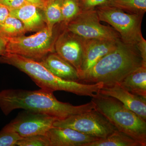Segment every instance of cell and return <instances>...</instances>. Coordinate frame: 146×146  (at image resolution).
I'll return each instance as SVG.
<instances>
[{
  "mask_svg": "<svg viewBox=\"0 0 146 146\" xmlns=\"http://www.w3.org/2000/svg\"><path fill=\"white\" fill-rule=\"evenodd\" d=\"M84 146H141L125 133L117 130L106 138L85 144Z\"/></svg>",
  "mask_w": 146,
  "mask_h": 146,
  "instance_id": "17",
  "label": "cell"
},
{
  "mask_svg": "<svg viewBox=\"0 0 146 146\" xmlns=\"http://www.w3.org/2000/svg\"><path fill=\"white\" fill-rule=\"evenodd\" d=\"M46 135L48 138L50 146H84L99 139L70 128L54 126Z\"/></svg>",
  "mask_w": 146,
  "mask_h": 146,
  "instance_id": "13",
  "label": "cell"
},
{
  "mask_svg": "<svg viewBox=\"0 0 146 146\" xmlns=\"http://www.w3.org/2000/svg\"><path fill=\"white\" fill-rule=\"evenodd\" d=\"M7 39L0 36V58L6 54Z\"/></svg>",
  "mask_w": 146,
  "mask_h": 146,
  "instance_id": "29",
  "label": "cell"
},
{
  "mask_svg": "<svg viewBox=\"0 0 146 146\" xmlns=\"http://www.w3.org/2000/svg\"><path fill=\"white\" fill-rule=\"evenodd\" d=\"M39 61L58 77L68 81L79 82V75L76 68L56 53H50Z\"/></svg>",
  "mask_w": 146,
  "mask_h": 146,
  "instance_id": "14",
  "label": "cell"
},
{
  "mask_svg": "<svg viewBox=\"0 0 146 146\" xmlns=\"http://www.w3.org/2000/svg\"><path fill=\"white\" fill-rule=\"evenodd\" d=\"M120 39H84L80 80L101 58L115 49Z\"/></svg>",
  "mask_w": 146,
  "mask_h": 146,
  "instance_id": "11",
  "label": "cell"
},
{
  "mask_svg": "<svg viewBox=\"0 0 146 146\" xmlns=\"http://www.w3.org/2000/svg\"><path fill=\"white\" fill-rule=\"evenodd\" d=\"M82 10L95 9L100 6L108 5L109 0H78Z\"/></svg>",
  "mask_w": 146,
  "mask_h": 146,
  "instance_id": "24",
  "label": "cell"
},
{
  "mask_svg": "<svg viewBox=\"0 0 146 146\" xmlns=\"http://www.w3.org/2000/svg\"><path fill=\"white\" fill-rule=\"evenodd\" d=\"M40 9L27 3L20 8L9 11V15L20 20L27 32H37L46 27L44 14L39 11Z\"/></svg>",
  "mask_w": 146,
  "mask_h": 146,
  "instance_id": "15",
  "label": "cell"
},
{
  "mask_svg": "<svg viewBox=\"0 0 146 146\" xmlns=\"http://www.w3.org/2000/svg\"><path fill=\"white\" fill-rule=\"evenodd\" d=\"M142 65L143 60L136 46L125 44L120 39L115 49L101 58L79 82H102L104 86L119 83Z\"/></svg>",
  "mask_w": 146,
  "mask_h": 146,
  "instance_id": "2",
  "label": "cell"
},
{
  "mask_svg": "<svg viewBox=\"0 0 146 146\" xmlns=\"http://www.w3.org/2000/svg\"><path fill=\"white\" fill-rule=\"evenodd\" d=\"M136 46L142 58L143 65L146 67V41L143 37L138 42Z\"/></svg>",
  "mask_w": 146,
  "mask_h": 146,
  "instance_id": "26",
  "label": "cell"
},
{
  "mask_svg": "<svg viewBox=\"0 0 146 146\" xmlns=\"http://www.w3.org/2000/svg\"><path fill=\"white\" fill-rule=\"evenodd\" d=\"M96 9L100 21L107 23L117 32L124 43L136 46L143 38L141 24L144 15L127 13L108 5Z\"/></svg>",
  "mask_w": 146,
  "mask_h": 146,
  "instance_id": "5",
  "label": "cell"
},
{
  "mask_svg": "<svg viewBox=\"0 0 146 146\" xmlns=\"http://www.w3.org/2000/svg\"><path fill=\"white\" fill-rule=\"evenodd\" d=\"M108 5L131 13L144 15L146 0H109Z\"/></svg>",
  "mask_w": 146,
  "mask_h": 146,
  "instance_id": "20",
  "label": "cell"
},
{
  "mask_svg": "<svg viewBox=\"0 0 146 146\" xmlns=\"http://www.w3.org/2000/svg\"><path fill=\"white\" fill-rule=\"evenodd\" d=\"M9 10L5 6L0 3V25L9 16Z\"/></svg>",
  "mask_w": 146,
  "mask_h": 146,
  "instance_id": "27",
  "label": "cell"
},
{
  "mask_svg": "<svg viewBox=\"0 0 146 146\" xmlns=\"http://www.w3.org/2000/svg\"><path fill=\"white\" fill-rule=\"evenodd\" d=\"M0 63L12 65L25 73L41 89L54 92L65 91L80 96L93 97L103 87L102 82L84 84L68 81L55 76L37 60L14 54L6 53Z\"/></svg>",
  "mask_w": 146,
  "mask_h": 146,
  "instance_id": "3",
  "label": "cell"
},
{
  "mask_svg": "<svg viewBox=\"0 0 146 146\" xmlns=\"http://www.w3.org/2000/svg\"><path fill=\"white\" fill-rule=\"evenodd\" d=\"M95 108L117 130L146 146V121L128 109L117 99L98 93L92 97Z\"/></svg>",
  "mask_w": 146,
  "mask_h": 146,
  "instance_id": "4",
  "label": "cell"
},
{
  "mask_svg": "<svg viewBox=\"0 0 146 146\" xmlns=\"http://www.w3.org/2000/svg\"><path fill=\"white\" fill-rule=\"evenodd\" d=\"M28 3L30 4L36 6L42 10H44L46 5L48 1L47 0H25Z\"/></svg>",
  "mask_w": 146,
  "mask_h": 146,
  "instance_id": "28",
  "label": "cell"
},
{
  "mask_svg": "<svg viewBox=\"0 0 146 146\" xmlns=\"http://www.w3.org/2000/svg\"><path fill=\"white\" fill-rule=\"evenodd\" d=\"M0 3L10 11L20 8L28 3L25 0H0Z\"/></svg>",
  "mask_w": 146,
  "mask_h": 146,
  "instance_id": "25",
  "label": "cell"
},
{
  "mask_svg": "<svg viewBox=\"0 0 146 146\" xmlns=\"http://www.w3.org/2000/svg\"><path fill=\"white\" fill-rule=\"evenodd\" d=\"M27 32L23 23L18 18L10 15L0 25V36L5 38L23 36Z\"/></svg>",
  "mask_w": 146,
  "mask_h": 146,
  "instance_id": "19",
  "label": "cell"
},
{
  "mask_svg": "<svg viewBox=\"0 0 146 146\" xmlns=\"http://www.w3.org/2000/svg\"><path fill=\"white\" fill-rule=\"evenodd\" d=\"M56 118L47 114L25 110L5 125L4 130L15 132L22 138L46 135L53 127Z\"/></svg>",
  "mask_w": 146,
  "mask_h": 146,
  "instance_id": "9",
  "label": "cell"
},
{
  "mask_svg": "<svg viewBox=\"0 0 146 146\" xmlns=\"http://www.w3.org/2000/svg\"><path fill=\"white\" fill-rule=\"evenodd\" d=\"M64 27L84 39H121L119 34L112 27L101 23L96 8L82 11Z\"/></svg>",
  "mask_w": 146,
  "mask_h": 146,
  "instance_id": "8",
  "label": "cell"
},
{
  "mask_svg": "<svg viewBox=\"0 0 146 146\" xmlns=\"http://www.w3.org/2000/svg\"><path fill=\"white\" fill-rule=\"evenodd\" d=\"M78 0H62L61 12L64 25L76 17L82 11Z\"/></svg>",
  "mask_w": 146,
  "mask_h": 146,
  "instance_id": "21",
  "label": "cell"
},
{
  "mask_svg": "<svg viewBox=\"0 0 146 146\" xmlns=\"http://www.w3.org/2000/svg\"><path fill=\"white\" fill-rule=\"evenodd\" d=\"M99 93L117 99L128 109L146 121V99L130 93L118 83L104 86Z\"/></svg>",
  "mask_w": 146,
  "mask_h": 146,
  "instance_id": "12",
  "label": "cell"
},
{
  "mask_svg": "<svg viewBox=\"0 0 146 146\" xmlns=\"http://www.w3.org/2000/svg\"><path fill=\"white\" fill-rule=\"evenodd\" d=\"M53 126L70 128L99 139L106 138L117 130L96 108L63 119L56 120Z\"/></svg>",
  "mask_w": 146,
  "mask_h": 146,
  "instance_id": "7",
  "label": "cell"
},
{
  "mask_svg": "<svg viewBox=\"0 0 146 146\" xmlns=\"http://www.w3.org/2000/svg\"><path fill=\"white\" fill-rule=\"evenodd\" d=\"M56 36L46 27L30 36L5 38L6 52L40 61L50 53L55 52Z\"/></svg>",
  "mask_w": 146,
  "mask_h": 146,
  "instance_id": "6",
  "label": "cell"
},
{
  "mask_svg": "<svg viewBox=\"0 0 146 146\" xmlns=\"http://www.w3.org/2000/svg\"><path fill=\"white\" fill-rule=\"evenodd\" d=\"M118 84L130 93L146 99V67L137 68Z\"/></svg>",
  "mask_w": 146,
  "mask_h": 146,
  "instance_id": "16",
  "label": "cell"
},
{
  "mask_svg": "<svg viewBox=\"0 0 146 146\" xmlns=\"http://www.w3.org/2000/svg\"><path fill=\"white\" fill-rule=\"evenodd\" d=\"M84 42V39L64 27L63 31L57 35L54 43L56 53L74 67L78 74L83 59Z\"/></svg>",
  "mask_w": 146,
  "mask_h": 146,
  "instance_id": "10",
  "label": "cell"
},
{
  "mask_svg": "<svg viewBox=\"0 0 146 146\" xmlns=\"http://www.w3.org/2000/svg\"><path fill=\"white\" fill-rule=\"evenodd\" d=\"M18 146H50L46 135H37L22 138L16 143Z\"/></svg>",
  "mask_w": 146,
  "mask_h": 146,
  "instance_id": "22",
  "label": "cell"
},
{
  "mask_svg": "<svg viewBox=\"0 0 146 146\" xmlns=\"http://www.w3.org/2000/svg\"><path fill=\"white\" fill-rule=\"evenodd\" d=\"M0 108L6 116L13 110L23 109L47 114L58 120L90 111L95 109V105L91 100L76 106L59 101L53 92L42 89L33 91L9 89L0 91Z\"/></svg>",
  "mask_w": 146,
  "mask_h": 146,
  "instance_id": "1",
  "label": "cell"
},
{
  "mask_svg": "<svg viewBox=\"0 0 146 146\" xmlns=\"http://www.w3.org/2000/svg\"><path fill=\"white\" fill-rule=\"evenodd\" d=\"M22 138L18 133L2 129L0 131V146H15Z\"/></svg>",
  "mask_w": 146,
  "mask_h": 146,
  "instance_id": "23",
  "label": "cell"
},
{
  "mask_svg": "<svg viewBox=\"0 0 146 146\" xmlns=\"http://www.w3.org/2000/svg\"><path fill=\"white\" fill-rule=\"evenodd\" d=\"M61 3L62 0H49L43 10L46 26L51 33L56 24L63 21Z\"/></svg>",
  "mask_w": 146,
  "mask_h": 146,
  "instance_id": "18",
  "label": "cell"
},
{
  "mask_svg": "<svg viewBox=\"0 0 146 146\" xmlns=\"http://www.w3.org/2000/svg\"><path fill=\"white\" fill-rule=\"evenodd\" d=\"M47 1H49V0H47Z\"/></svg>",
  "mask_w": 146,
  "mask_h": 146,
  "instance_id": "30",
  "label": "cell"
}]
</instances>
